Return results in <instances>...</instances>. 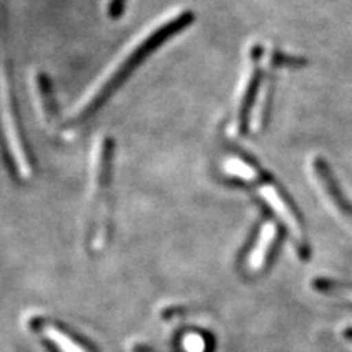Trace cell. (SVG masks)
I'll return each instance as SVG.
<instances>
[{
	"label": "cell",
	"instance_id": "obj_1",
	"mask_svg": "<svg viewBox=\"0 0 352 352\" xmlns=\"http://www.w3.org/2000/svg\"><path fill=\"white\" fill-rule=\"evenodd\" d=\"M192 22H194V14L191 10H185V12L181 14L179 16H175L170 21H168L164 25L159 27L153 32V34H150L134 52L129 54L126 60L122 62V65H120L119 68L109 76V80L98 88L96 94L88 98L85 104L80 109L78 116H85L87 113H90L91 110L100 106V103L104 100V98H107L110 94H112L141 63H144V60L150 56V54L156 52L162 44L169 41L176 34H179V32L184 31L186 27H190Z\"/></svg>",
	"mask_w": 352,
	"mask_h": 352
},
{
	"label": "cell",
	"instance_id": "obj_2",
	"mask_svg": "<svg viewBox=\"0 0 352 352\" xmlns=\"http://www.w3.org/2000/svg\"><path fill=\"white\" fill-rule=\"evenodd\" d=\"M258 194L261 195L263 200L272 207V210L276 213V216L282 220L285 226L288 228L289 234H291V236L295 242V245H296V250L300 251V254L302 257H307V244L304 241L302 229L298 223V220H296L294 212L291 210L289 206L285 203V200L280 197L278 190L274 188L273 185L263 184V185L258 186Z\"/></svg>",
	"mask_w": 352,
	"mask_h": 352
},
{
	"label": "cell",
	"instance_id": "obj_3",
	"mask_svg": "<svg viewBox=\"0 0 352 352\" xmlns=\"http://www.w3.org/2000/svg\"><path fill=\"white\" fill-rule=\"evenodd\" d=\"M313 172L318 186H320V192L329 207L332 208L333 213H336L340 219L352 226V206L346 201L342 192L339 191L332 175H330V170L320 159H316L313 162Z\"/></svg>",
	"mask_w": 352,
	"mask_h": 352
},
{
	"label": "cell",
	"instance_id": "obj_4",
	"mask_svg": "<svg viewBox=\"0 0 352 352\" xmlns=\"http://www.w3.org/2000/svg\"><path fill=\"white\" fill-rule=\"evenodd\" d=\"M276 236H278V228L274 223L267 222L266 225L261 228L256 245H254V248H252V251L250 252V256H248V263L247 264H248L250 270L257 272L264 266V263H266V260H267L269 251L273 245L274 239H276Z\"/></svg>",
	"mask_w": 352,
	"mask_h": 352
},
{
	"label": "cell",
	"instance_id": "obj_5",
	"mask_svg": "<svg viewBox=\"0 0 352 352\" xmlns=\"http://www.w3.org/2000/svg\"><path fill=\"white\" fill-rule=\"evenodd\" d=\"M43 332L50 339V342L54 344V346L60 349V352H87L85 348L76 344L72 338H69L58 327L46 326L43 329Z\"/></svg>",
	"mask_w": 352,
	"mask_h": 352
},
{
	"label": "cell",
	"instance_id": "obj_6",
	"mask_svg": "<svg viewBox=\"0 0 352 352\" xmlns=\"http://www.w3.org/2000/svg\"><path fill=\"white\" fill-rule=\"evenodd\" d=\"M223 169L228 175L235 176V178L244 179L247 182H254L258 179V173L257 170L251 166V164L245 163L244 160H241L238 157H229L225 164Z\"/></svg>",
	"mask_w": 352,
	"mask_h": 352
},
{
	"label": "cell",
	"instance_id": "obj_7",
	"mask_svg": "<svg viewBox=\"0 0 352 352\" xmlns=\"http://www.w3.org/2000/svg\"><path fill=\"white\" fill-rule=\"evenodd\" d=\"M316 289L322 291V292H329V294H338L342 295L348 300H352V288H345V286H340L336 283H330V282H323V280H316L314 283Z\"/></svg>",
	"mask_w": 352,
	"mask_h": 352
},
{
	"label": "cell",
	"instance_id": "obj_8",
	"mask_svg": "<svg viewBox=\"0 0 352 352\" xmlns=\"http://www.w3.org/2000/svg\"><path fill=\"white\" fill-rule=\"evenodd\" d=\"M185 352H206V340L198 333L186 335L182 340Z\"/></svg>",
	"mask_w": 352,
	"mask_h": 352
},
{
	"label": "cell",
	"instance_id": "obj_9",
	"mask_svg": "<svg viewBox=\"0 0 352 352\" xmlns=\"http://www.w3.org/2000/svg\"><path fill=\"white\" fill-rule=\"evenodd\" d=\"M125 3H126V0H110L109 9H107L109 16L112 19H118L122 16L124 10H125Z\"/></svg>",
	"mask_w": 352,
	"mask_h": 352
}]
</instances>
